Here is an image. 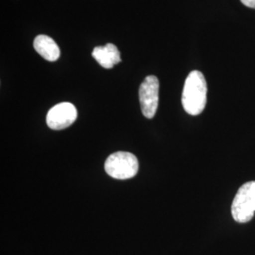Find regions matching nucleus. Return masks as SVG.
I'll list each match as a JSON object with an SVG mask.
<instances>
[{"label": "nucleus", "instance_id": "f257e3e1", "mask_svg": "<svg viewBox=\"0 0 255 255\" xmlns=\"http://www.w3.org/2000/svg\"><path fill=\"white\" fill-rule=\"evenodd\" d=\"M207 102V83L201 71L194 70L187 76L183 91L182 103L184 111L191 115L198 116L203 112Z\"/></svg>", "mask_w": 255, "mask_h": 255}, {"label": "nucleus", "instance_id": "0eeeda50", "mask_svg": "<svg viewBox=\"0 0 255 255\" xmlns=\"http://www.w3.org/2000/svg\"><path fill=\"white\" fill-rule=\"evenodd\" d=\"M33 46L38 54L48 62H55L60 57V48L51 37L43 34L38 35L34 39Z\"/></svg>", "mask_w": 255, "mask_h": 255}, {"label": "nucleus", "instance_id": "6e6552de", "mask_svg": "<svg viewBox=\"0 0 255 255\" xmlns=\"http://www.w3.org/2000/svg\"><path fill=\"white\" fill-rule=\"evenodd\" d=\"M241 2L247 7L255 9V0H241Z\"/></svg>", "mask_w": 255, "mask_h": 255}, {"label": "nucleus", "instance_id": "39448f33", "mask_svg": "<svg viewBox=\"0 0 255 255\" xmlns=\"http://www.w3.org/2000/svg\"><path fill=\"white\" fill-rule=\"evenodd\" d=\"M78 118V112L72 103L62 102L53 106L46 115V124L52 129H64L71 126Z\"/></svg>", "mask_w": 255, "mask_h": 255}, {"label": "nucleus", "instance_id": "7ed1b4c3", "mask_svg": "<svg viewBox=\"0 0 255 255\" xmlns=\"http://www.w3.org/2000/svg\"><path fill=\"white\" fill-rule=\"evenodd\" d=\"M255 214V182L244 183L237 191L232 204V216L238 223L251 221Z\"/></svg>", "mask_w": 255, "mask_h": 255}, {"label": "nucleus", "instance_id": "423d86ee", "mask_svg": "<svg viewBox=\"0 0 255 255\" xmlns=\"http://www.w3.org/2000/svg\"><path fill=\"white\" fill-rule=\"evenodd\" d=\"M95 60L106 69L113 68L121 62L119 48L114 44H107L104 46H96L92 52Z\"/></svg>", "mask_w": 255, "mask_h": 255}, {"label": "nucleus", "instance_id": "20e7f679", "mask_svg": "<svg viewBox=\"0 0 255 255\" xmlns=\"http://www.w3.org/2000/svg\"><path fill=\"white\" fill-rule=\"evenodd\" d=\"M139 101L146 119L154 118L159 103V81L155 76H147L139 88Z\"/></svg>", "mask_w": 255, "mask_h": 255}, {"label": "nucleus", "instance_id": "f03ea898", "mask_svg": "<svg viewBox=\"0 0 255 255\" xmlns=\"http://www.w3.org/2000/svg\"><path fill=\"white\" fill-rule=\"evenodd\" d=\"M104 167L106 173L112 178L127 180L136 175L139 163L135 155L127 151H118L110 155Z\"/></svg>", "mask_w": 255, "mask_h": 255}]
</instances>
